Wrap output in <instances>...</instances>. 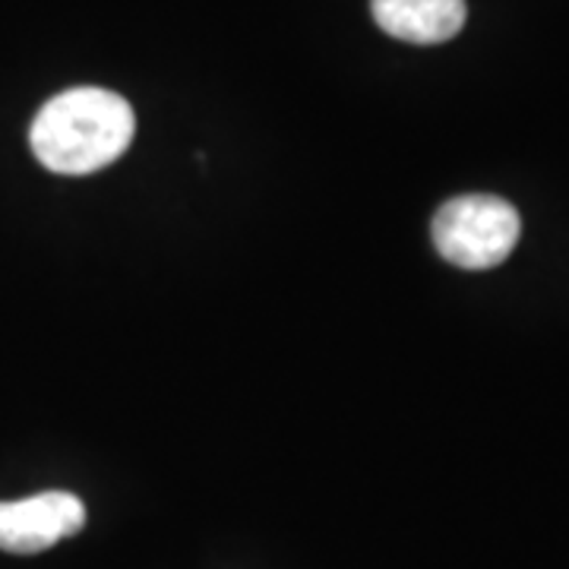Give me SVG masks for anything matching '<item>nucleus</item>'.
Masks as SVG:
<instances>
[{
  "label": "nucleus",
  "instance_id": "nucleus-1",
  "mask_svg": "<svg viewBox=\"0 0 569 569\" xmlns=\"http://www.w3.org/2000/svg\"><path fill=\"white\" fill-rule=\"evenodd\" d=\"M137 137L130 102L99 86L67 89L48 99L29 127L32 152L48 171L80 178L118 162Z\"/></svg>",
  "mask_w": 569,
  "mask_h": 569
},
{
  "label": "nucleus",
  "instance_id": "nucleus-2",
  "mask_svg": "<svg viewBox=\"0 0 569 569\" xmlns=\"http://www.w3.org/2000/svg\"><path fill=\"white\" fill-rule=\"evenodd\" d=\"M430 234L443 260L459 269L481 272L500 266L516 250L522 234V219L516 206L500 197L468 193L437 209Z\"/></svg>",
  "mask_w": 569,
  "mask_h": 569
},
{
  "label": "nucleus",
  "instance_id": "nucleus-3",
  "mask_svg": "<svg viewBox=\"0 0 569 569\" xmlns=\"http://www.w3.org/2000/svg\"><path fill=\"white\" fill-rule=\"evenodd\" d=\"M86 526V507L77 493L44 490L26 500L0 503V550L41 553Z\"/></svg>",
  "mask_w": 569,
  "mask_h": 569
},
{
  "label": "nucleus",
  "instance_id": "nucleus-4",
  "mask_svg": "<svg viewBox=\"0 0 569 569\" xmlns=\"http://www.w3.org/2000/svg\"><path fill=\"white\" fill-rule=\"evenodd\" d=\"M373 22L399 41L440 44L462 32L466 0H370Z\"/></svg>",
  "mask_w": 569,
  "mask_h": 569
}]
</instances>
